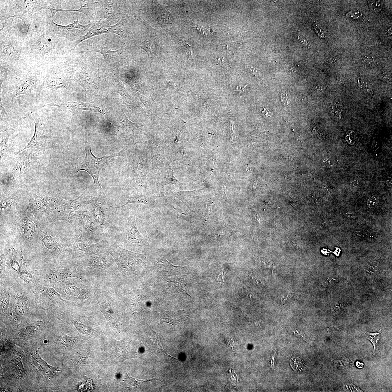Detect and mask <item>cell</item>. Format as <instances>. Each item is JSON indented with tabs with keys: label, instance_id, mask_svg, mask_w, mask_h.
I'll list each match as a JSON object with an SVG mask.
<instances>
[{
	"label": "cell",
	"instance_id": "obj_19",
	"mask_svg": "<svg viewBox=\"0 0 392 392\" xmlns=\"http://www.w3.org/2000/svg\"><path fill=\"white\" fill-rule=\"evenodd\" d=\"M381 329L378 332H367L366 334V337L367 339L370 342H372L374 346V353H375L376 350V347L378 345L381 336Z\"/></svg>",
	"mask_w": 392,
	"mask_h": 392
},
{
	"label": "cell",
	"instance_id": "obj_7",
	"mask_svg": "<svg viewBox=\"0 0 392 392\" xmlns=\"http://www.w3.org/2000/svg\"><path fill=\"white\" fill-rule=\"evenodd\" d=\"M75 216L79 225L87 232L89 237L94 238L100 235L101 232L100 228L95 220L91 216L89 211H78Z\"/></svg>",
	"mask_w": 392,
	"mask_h": 392
},
{
	"label": "cell",
	"instance_id": "obj_34",
	"mask_svg": "<svg viewBox=\"0 0 392 392\" xmlns=\"http://www.w3.org/2000/svg\"><path fill=\"white\" fill-rule=\"evenodd\" d=\"M230 127L231 136L233 140H235L236 139L235 127L234 122L232 120H231L230 121Z\"/></svg>",
	"mask_w": 392,
	"mask_h": 392
},
{
	"label": "cell",
	"instance_id": "obj_32",
	"mask_svg": "<svg viewBox=\"0 0 392 392\" xmlns=\"http://www.w3.org/2000/svg\"><path fill=\"white\" fill-rule=\"evenodd\" d=\"M359 184L360 182L358 179H354L352 180L350 183V188L353 191H356L358 188Z\"/></svg>",
	"mask_w": 392,
	"mask_h": 392
},
{
	"label": "cell",
	"instance_id": "obj_45",
	"mask_svg": "<svg viewBox=\"0 0 392 392\" xmlns=\"http://www.w3.org/2000/svg\"><path fill=\"white\" fill-rule=\"evenodd\" d=\"M183 47L185 52H188V54H190L191 51L190 48H189L190 46L188 44L185 43L183 45Z\"/></svg>",
	"mask_w": 392,
	"mask_h": 392
},
{
	"label": "cell",
	"instance_id": "obj_20",
	"mask_svg": "<svg viewBox=\"0 0 392 392\" xmlns=\"http://www.w3.org/2000/svg\"><path fill=\"white\" fill-rule=\"evenodd\" d=\"M329 111L332 116L340 119L342 117V106L338 104H332L329 108Z\"/></svg>",
	"mask_w": 392,
	"mask_h": 392
},
{
	"label": "cell",
	"instance_id": "obj_26",
	"mask_svg": "<svg viewBox=\"0 0 392 392\" xmlns=\"http://www.w3.org/2000/svg\"><path fill=\"white\" fill-rule=\"evenodd\" d=\"M362 14L358 10H352L346 14V16L353 20H358L362 17Z\"/></svg>",
	"mask_w": 392,
	"mask_h": 392
},
{
	"label": "cell",
	"instance_id": "obj_30",
	"mask_svg": "<svg viewBox=\"0 0 392 392\" xmlns=\"http://www.w3.org/2000/svg\"><path fill=\"white\" fill-rule=\"evenodd\" d=\"M378 199L377 195H374L372 198L369 199L367 202V205L369 208L372 209L375 207Z\"/></svg>",
	"mask_w": 392,
	"mask_h": 392
},
{
	"label": "cell",
	"instance_id": "obj_43",
	"mask_svg": "<svg viewBox=\"0 0 392 392\" xmlns=\"http://www.w3.org/2000/svg\"><path fill=\"white\" fill-rule=\"evenodd\" d=\"M314 27L316 29L317 32L318 34V36L321 37V38H324V34H323V31H322L321 29H320L319 27H318V26L317 25V24H315Z\"/></svg>",
	"mask_w": 392,
	"mask_h": 392
},
{
	"label": "cell",
	"instance_id": "obj_44",
	"mask_svg": "<svg viewBox=\"0 0 392 392\" xmlns=\"http://www.w3.org/2000/svg\"><path fill=\"white\" fill-rule=\"evenodd\" d=\"M282 100V102L285 105L288 104V97L286 93H283L282 94L281 96Z\"/></svg>",
	"mask_w": 392,
	"mask_h": 392
},
{
	"label": "cell",
	"instance_id": "obj_25",
	"mask_svg": "<svg viewBox=\"0 0 392 392\" xmlns=\"http://www.w3.org/2000/svg\"><path fill=\"white\" fill-rule=\"evenodd\" d=\"M382 3L380 1H371L369 3V6L371 10L375 12L378 13L381 11L382 8Z\"/></svg>",
	"mask_w": 392,
	"mask_h": 392
},
{
	"label": "cell",
	"instance_id": "obj_39",
	"mask_svg": "<svg viewBox=\"0 0 392 392\" xmlns=\"http://www.w3.org/2000/svg\"><path fill=\"white\" fill-rule=\"evenodd\" d=\"M314 132L317 134V136L320 138L323 139L325 137V133L321 129L318 128V127H314Z\"/></svg>",
	"mask_w": 392,
	"mask_h": 392
},
{
	"label": "cell",
	"instance_id": "obj_35",
	"mask_svg": "<svg viewBox=\"0 0 392 392\" xmlns=\"http://www.w3.org/2000/svg\"><path fill=\"white\" fill-rule=\"evenodd\" d=\"M298 39L299 41L302 44L307 48L309 47V43L308 41L306 38L304 37L303 36L299 35L298 37Z\"/></svg>",
	"mask_w": 392,
	"mask_h": 392
},
{
	"label": "cell",
	"instance_id": "obj_41",
	"mask_svg": "<svg viewBox=\"0 0 392 392\" xmlns=\"http://www.w3.org/2000/svg\"><path fill=\"white\" fill-rule=\"evenodd\" d=\"M291 297V295L289 294H284V295H282L281 297V302L283 303H286V302H288V301L290 300Z\"/></svg>",
	"mask_w": 392,
	"mask_h": 392
},
{
	"label": "cell",
	"instance_id": "obj_10",
	"mask_svg": "<svg viewBox=\"0 0 392 392\" xmlns=\"http://www.w3.org/2000/svg\"><path fill=\"white\" fill-rule=\"evenodd\" d=\"M145 171L146 166L144 158L141 153H137L134 158L132 174L133 178L138 181L142 179L145 176Z\"/></svg>",
	"mask_w": 392,
	"mask_h": 392
},
{
	"label": "cell",
	"instance_id": "obj_28",
	"mask_svg": "<svg viewBox=\"0 0 392 392\" xmlns=\"http://www.w3.org/2000/svg\"><path fill=\"white\" fill-rule=\"evenodd\" d=\"M129 380L131 382V384L133 385V386H139V384H142L143 383L148 382V381H152L154 380L155 379H150L142 380H139L136 379L134 378L129 376Z\"/></svg>",
	"mask_w": 392,
	"mask_h": 392
},
{
	"label": "cell",
	"instance_id": "obj_51",
	"mask_svg": "<svg viewBox=\"0 0 392 392\" xmlns=\"http://www.w3.org/2000/svg\"><path fill=\"white\" fill-rule=\"evenodd\" d=\"M387 34H388V35H391V34H392V29H391V28H390V29H388V31H387Z\"/></svg>",
	"mask_w": 392,
	"mask_h": 392
},
{
	"label": "cell",
	"instance_id": "obj_5",
	"mask_svg": "<svg viewBox=\"0 0 392 392\" xmlns=\"http://www.w3.org/2000/svg\"><path fill=\"white\" fill-rule=\"evenodd\" d=\"M89 212L95 220L100 229L101 232L109 227L111 222L110 212L115 207L104 205L95 201L87 205Z\"/></svg>",
	"mask_w": 392,
	"mask_h": 392
},
{
	"label": "cell",
	"instance_id": "obj_17",
	"mask_svg": "<svg viewBox=\"0 0 392 392\" xmlns=\"http://www.w3.org/2000/svg\"><path fill=\"white\" fill-rule=\"evenodd\" d=\"M290 364L292 369L296 372H301L307 367L305 363L299 357H293L290 361Z\"/></svg>",
	"mask_w": 392,
	"mask_h": 392
},
{
	"label": "cell",
	"instance_id": "obj_29",
	"mask_svg": "<svg viewBox=\"0 0 392 392\" xmlns=\"http://www.w3.org/2000/svg\"><path fill=\"white\" fill-rule=\"evenodd\" d=\"M141 47L147 52L149 57H150L152 49V44L151 42L148 41H145Z\"/></svg>",
	"mask_w": 392,
	"mask_h": 392
},
{
	"label": "cell",
	"instance_id": "obj_15",
	"mask_svg": "<svg viewBox=\"0 0 392 392\" xmlns=\"http://www.w3.org/2000/svg\"><path fill=\"white\" fill-rule=\"evenodd\" d=\"M13 131L8 129L2 132L1 134V160L4 156L6 152L7 143L10 136L13 133Z\"/></svg>",
	"mask_w": 392,
	"mask_h": 392
},
{
	"label": "cell",
	"instance_id": "obj_23",
	"mask_svg": "<svg viewBox=\"0 0 392 392\" xmlns=\"http://www.w3.org/2000/svg\"><path fill=\"white\" fill-rule=\"evenodd\" d=\"M332 360L335 368L339 369L347 368V367L351 366L352 365V362L348 358L342 360Z\"/></svg>",
	"mask_w": 392,
	"mask_h": 392
},
{
	"label": "cell",
	"instance_id": "obj_12",
	"mask_svg": "<svg viewBox=\"0 0 392 392\" xmlns=\"http://www.w3.org/2000/svg\"><path fill=\"white\" fill-rule=\"evenodd\" d=\"M31 206L34 214L38 217H41L47 208L43 198L41 197L32 198Z\"/></svg>",
	"mask_w": 392,
	"mask_h": 392
},
{
	"label": "cell",
	"instance_id": "obj_33",
	"mask_svg": "<svg viewBox=\"0 0 392 392\" xmlns=\"http://www.w3.org/2000/svg\"><path fill=\"white\" fill-rule=\"evenodd\" d=\"M356 139V134L353 132H350L346 136V140L350 143H354Z\"/></svg>",
	"mask_w": 392,
	"mask_h": 392
},
{
	"label": "cell",
	"instance_id": "obj_3",
	"mask_svg": "<svg viewBox=\"0 0 392 392\" xmlns=\"http://www.w3.org/2000/svg\"><path fill=\"white\" fill-rule=\"evenodd\" d=\"M15 2L11 10L14 15L10 17L20 19L23 22L32 20L33 13L48 7L44 1H19Z\"/></svg>",
	"mask_w": 392,
	"mask_h": 392
},
{
	"label": "cell",
	"instance_id": "obj_49",
	"mask_svg": "<svg viewBox=\"0 0 392 392\" xmlns=\"http://www.w3.org/2000/svg\"><path fill=\"white\" fill-rule=\"evenodd\" d=\"M248 69H249V70L250 71V72L253 73V74H255V73H256L257 72V69H256V68H253L252 66H250L249 68H248Z\"/></svg>",
	"mask_w": 392,
	"mask_h": 392
},
{
	"label": "cell",
	"instance_id": "obj_6",
	"mask_svg": "<svg viewBox=\"0 0 392 392\" xmlns=\"http://www.w3.org/2000/svg\"><path fill=\"white\" fill-rule=\"evenodd\" d=\"M86 190L81 196L78 198L71 201H66L64 204L57 207L59 214L62 219L71 221L73 220V215L75 211L87 206L94 201L86 197Z\"/></svg>",
	"mask_w": 392,
	"mask_h": 392
},
{
	"label": "cell",
	"instance_id": "obj_14",
	"mask_svg": "<svg viewBox=\"0 0 392 392\" xmlns=\"http://www.w3.org/2000/svg\"><path fill=\"white\" fill-rule=\"evenodd\" d=\"M97 52L101 54L107 61H113L118 60L121 57L122 52L121 50L112 51L107 48H105L96 50Z\"/></svg>",
	"mask_w": 392,
	"mask_h": 392
},
{
	"label": "cell",
	"instance_id": "obj_13",
	"mask_svg": "<svg viewBox=\"0 0 392 392\" xmlns=\"http://www.w3.org/2000/svg\"><path fill=\"white\" fill-rule=\"evenodd\" d=\"M33 86V82L30 80L26 79L19 82L16 85L14 97L22 94H29L32 91Z\"/></svg>",
	"mask_w": 392,
	"mask_h": 392
},
{
	"label": "cell",
	"instance_id": "obj_48",
	"mask_svg": "<svg viewBox=\"0 0 392 392\" xmlns=\"http://www.w3.org/2000/svg\"><path fill=\"white\" fill-rule=\"evenodd\" d=\"M382 78L383 79L385 80V81H390V80H391V75L389 74H387L384 75V76L382 77Z\"/></svg>",
	"mask_w": 392,
	"mask_h": 392
},
{
	"label": "cell",
	"instance_id": "obj_11",
	"mask_svg": "<svg viewBox=\"0 0 392 392\" xmlns=\"http://www.w3.org/2000/svg\"><path fill=\"white\" fill-rule=\"evenodd\" d=\"M127 238L129 242L133 244H142L145 242L144 238L138 230L134 217L131 218L130 228L127 231Z\"/></svg>",
	"mask_w": 392,
	"mask_h": 392
},
{
	"label": "cell",
	"instance_id": "obj_46",
	"mask_svg": "<svg viewBox=\"0 0 392 392\" xmlns=\"http://www.w3.org/2000/svg\"><path fill=\"white\" fill-rule=\"evenodd\" d=\"M262 113L263 114L264 116L265 117H268L271 116V113L268 110L266 109L265 108H264L263 111H262Z\"/></svg>",
	"mask_w": 392,
	"mask_h": 392
},
{
	"label": "cell",
	"instance_id": "obj_36",
	"mask_svg": "<svg viewBox=\"0 0 392 392\" xmlns=\"http://www.w3.org/2000/svg\"><path fill=\"white\" fill-rule=\"evenodd\" d=\"M358 81L359 86L360 88L365 90H367L368 88V85L365 80L362 78H358Z\"/></svg>",
	"mask_w": 392,
	"mask_h": 392
},
{
	"label": "cell",
	"instance_id": "obj_27",
	"mask_svg": "<svg viewBox=\"0 0 392 392\" xmlns=\"http://www.w3.org/2000/svg\"><path fill=\"white\" fill-rule=\"evenodd\" d=\"M75 326L77 329L81 332V333L85 334H87L90 332L91 330L90 328H88L85 325L81 324L78 323H75Z\"/></svg>",
	"mask_w": 392,
	"mask_h": 392
},
{
	"label": "cell",
	"instance_id": "obj_22",
	"mask_svg": "<svg viewBox=\"0 0 392 392\" xmlns=\"http://www.w3.org/2000/svg\"><path fill=\"white\" fill-rule=\"evenodd\" d=\"M59 342L63 348H69L72 347L74 344V339L66 335H62L59 337Z\"/></svg>",
	"mask_w": 392,
	"mask_h": 392
},
{
	"label": "cell",
	"instance_id": "obj_47",
	"mask_svg": "<svg viewBox=\"0 0 392 392\" xmlns=\"http://www.w3.org/2000/svg\"><path fill=\"white\" fill-rule=\"evenodd\" d=\"M336 60H337L336 59L332 57L329 59L328 61H327V62H328L329 64H333L335 63L336 62Z\"/></svg>",
	"mask_w": 392,
	"mask_h": 392
},
{
	"label": "cell",
	"instance_id": "obj_8",
	"mask_svg": "<svg viewBox=\"0 0 392 392\" xmlns=\"http://www.w3.org/2000/svg\"><path fill=\"white\" fill-rule=\"evenodd\" d=\"M51 106H55L65 108L74 111H87L92 112H97L104 114L105 112L100 106L94 104L83 102H68L62 103H55L51 104Z\"/></svg>",
	"mask_w": 392,
	"mask_h": 392
},
{
	"label": "cell",
	"instance_id": "obj_37",
	"mask_svg": "<svg viewBox=\"0 0 392 392\" xmlns=\"http://www.w3.org/2000/svg\"><path fill=\"white\" fill-rule=\"evenodd\" d=\"M375 59L373 57H364L362 59V61L365 64L367 65H370L372 63L374 62Z\"/></svg>",
	"mask_w": 392,
	"mask_h": 392
},
{
	"label": "cell",
	"instance_id": "obj_1",
	"mask_svg": "<svg viewBox=\"0 0 392 392\" xmlns=\"http://www.w3.org/2000/svg\"><path fill=\"white\" fill-rule=\"evenodd\" d=\"M120 155L119 153H118L108 156L96 157L93 154L91 147L87 145L85 146V158L77 166L76 172L85 171L88 173L92 176L96 186L100 190H102L99 181V175L101 170L111 159Z\"/></svg>",
	"mask_w": 392,
	"mask_h": 392
},
{
	"label": "cell",
	"instance_id": "obj_24",
	"mask_svg": "<svg viewBox=\"0 0 392 392\" xmlns=\"http://www.w3.org/2000/svg\"><path fill=\"white\" fill-rule=\"evenodd\" d=\"M43 240L45 246L50 249H55L57 247V243L53 238L50 236L47 235L44 236Z\"/></svg>",
	"mask_w": 392,
	"mask_h": 392
},
{
	"label": "cell",
	"instance_id": "obj_50",
	"mask_svg": "<svg viewBox=\"0 0 392 392\" xmlns=\"http://www.w3.org/2000/svg\"><path fill=\"white\" fill-rule=\"evenodd\" d=\"M356 365L358 368L360 369L363 368L364 366V364L362 362L357 361L356 363Z\"/></svg>",
	"mask_w": 392,
	"mask_h": 392
},
{
	"label": "cell",
	"instance_id": "obj_9",
	"mask_svg": "<svg viewBox=\"0 0 392 392\" xmlns=\"http://www.w3.org/2000/svg\"><path fill=\"white\" fill-rule=\"evenodd\" d=\"M35 123V131L34 136L27 146L23 149L17 152L18 154L20 152L28 149H41L42 148L45 142V139L43 131L39 125L36 121Z\"/></svg>",
	"mask_w": 392,
	"mask_h": 392
},
{
	"label": "cell",
	"instance_id": "obj_18",
	"mask_svg": "<svg viewBox=\"0 0 392 392\" xmlns=\"http://www.w3.org/2000/svg\"><path fill=\"white\" fill-rule=\"evenodd\" d=\"M23 231L24 235L28 239L32 238L34 232L35 225L30 220H27L24 224Z\"/></svg>",
	"mask_w": 392,
	"mask_h": 392
},
{
	"label": "cell",
	"instance_id": "obj_42",
	"mask_svg": "<svg viewBox=\"0 0 392 392\" xmlns=\"http://www.w3.org/2000/svg\"><path fill=\"white\" fill-rule=\"evenodd\" d=\"M170 20V18L167 15H166L165 14L164 15H162V16H161L159 21H161L162 23H168L169 22Z\"/></svg>",
	"mask_w": 392,
	"mask_h": 392
},
{
	"label": "cell",
	"instance_id": "obj_21",
	"mask_svg": "<svg viewBox=\"0 0 392 392\" xmlns=\"http://www.w3.org/2000/svg\"><path fill=\"white\" fill-rule=\"evenodd\" d=\"M119 123L121 127L125 130H132L138 126L127 119L125 116L121 117L119 120Z\"/></svg>",
	"mask_w": 392,
	"mask_h": 392
},
{
	"label": "cell",
	"instance_id": "obj_38",
	"mask_svg": "<svg viewBox=\"0 0 392 392\" xmlns=\"http://www.w3.org/2000/svg\"><path fill=\"white\" fill-rule=\"evenodd\" d=\"M332 162L331 160L328 158H325L322 162V164L323 167L330 168L332 166Z\"/></svg>",
	"mask_w": 392,
	"mask_h": 392
},
{
	"label": "cell",
	"instance_id": "obj_2",
	"mask_svg": "<svg viewBox=\"0 0 392 392\" xmlns=\"http://www.w3.org/2000/svg\"><path fill=\"white\" fill-rule=\"evenodd\" d=\"M92 24L90 23L87 25H82L76 21L69 25L63 26L55 23L52 20L50 27L52 34L60 37L65 38L70 41H76L85 35V33H87Z\"/></svg>",
	"mask_w": 392,
	"mask_h": 392
},
{
	"label": "cell",
	"instance_id": "obj_16",
	"mask_svg": "<svg viewBox=\"0 0 392 392\" xmlns=\"http://www.w3.org/2000/svg\"><path fill=\"white\" fill-rule=\"evenodd\" d=\"M133 203H138V204L148 205L149 204V199L148 197L145 195H136L129 198L127 199L125 204H123L122 207Z\"/></svg>",
	"mask_w": 392,
	"mask_h": 392
},
{
	"label": "cell",
	"instance_id": "obj_4",
	"mask_svg": "<svg viewBox=\"0 0 392 392\" xmlns=\"http://www.w3.org/2000/svg\"><path fill=\"white\" fill-rule=\"evenodd\" d=\"M125 25V22L122 20L113 26L110 25L106 22L101 20L94 23L92 24L87 34L75 42V45L78 44L93 36L104 33H113L122 36L124 35Z\"/></svg>",
	"mask_w": 392,
	"mask_h": 392
},
{
	"label": "cell",
	"instance_id": "obj_52",
	"mask_svg": "<svg viewBox=\"0 0 392 392\" xmlns=\"http://www.w3.org/2000/svg\"><path fill=\"white\" fill-rule=\"evenodd\" d=\"M246 167L247 170V171H248L250 170V167L249 165H247Z\"/></svg>",
	"mask_w": 392,
	"mask_h": 392
},
{
	"label": "cell",
	"instance_id": "obj_40",
	"mask_svg": "<svg viewBox=\"0 0 392 392\" xmlns=\"http://www.w3.org/2000/svg\"><path fill=\"white\" fill-rule=\"evenodd\" d=\"M346 387L349 388L351 391H362L360 389L359 387H357L354 384L346 385Z\"/></svg>",
	"mask_w": 392,
	"mask_h": 392
},
{
	"label": "cell",
	"instance_id": "obj_31",
	"mask_svg": "<svg viewBox=\"0 0 392 392\" xmlns=\"http://www.w3.org/2000/svg\"><path fill=\"white\" fill-rule=\"evenodd\" d=\"M265 265L266 267L268 268L271 269L272 270L273 274V270L277 267V265H274V262L271 260H268L266 259H263L261 261Z\"/></svg>",
	"mask_w": 392,
	"mask_h": 392
}]
</instances>
